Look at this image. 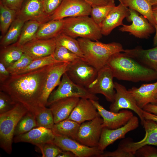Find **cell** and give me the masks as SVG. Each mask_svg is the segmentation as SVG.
<instances>
[{"label":"cell","mask_w":157,"mask_h":157,"mask_svg":"<svg viewBox=\"0 0 157 157\" xmlns=\"http://www.w3.org/2000/svg\"><path fill=\"white\" fill-rule=\"evenodd\" d=\"M52 65L24 74L11 75L0 84V91L8 94L15 103L21 104L35 116L46 107L42 104L41 97Z\"/></svg>","instance_id":"cell-1"},{"label":"cell","mask_w":157,"mask_h":157,"mask_svg":"<svg viewBox=\"0 0 157 157\" xmlns=\"http://www.w3.org/2000/svg\"><path fill=\"white\" fill-rule=\"evenodd\" d=\"M106 65L111 69L114 78L118 80L135 83L157 80L155 71L123 52L112 55Z\"/></svg>","instance_id":"cell-2"},{"label":"cell","mask_w":157,"mask_h":157,"mask_svg":"<svg viewBox=\"0 0 157 157\" xmlns=\"http://www.w3.org/2000/svg\"><path fill=\"white\" fill-rule=\"evenodd\" d=\"M77 40L83 54V59L98 71L106 65L112 55L123 52L124 50L118 42L104 43L83 38H78Z\"/></svg>","instance_id":"cell-3"},{"label":"cell","mask_w":157,"mask_h":157,"mask_svg":"<svg viewBox=\"0 0 157 157\" xmlns=\"http://www.w3.org/2000/svg\"><path fill=\"white\" fill-rule=\"evenodd\" d=\"M63 20L62 33L73 38L96 41L102 37L100 26L89 16L69 17Z\"/></svg>","instance_id":"cell-4"},{"label":"cell","mask_w":157,"mask_h":157,"mask_svg":"<svg viewBox=\"0 0 157 157\" xmlns=\"http://www.w3.org/2000/svg\"><path fill=\"white\" fill-rule=\"evenodd\" d=\"M22 104L17 103L12 109L0 114V146L8 154H11L16 126L28 112Z\"/></svg>","instance_id":"cell-5"},{"label":"cell","mask_w":157,"mask_h":157,"mask_svg":"<svg viewBox=\"0 0 157 157\" xmlns=\"http://www.w3.org/2000/svg\"><path fill=\"white\" fill-rule=\"evenodd\" d=\"M68 97H77L95 100L99 99L95 94L91 93L87 88L74 83L65 72L63 75L57 88L50 94L46 106H49L59 99Z\"/></svg>","instance_id":"cell-6"},{"label":"cell","mask_w":157,"mask_h":157,"mask_svg":"<svg viewBox=\"0 0 157 157\" xmlns=\"http://www.w3.org/2000/svg\"><path fill=\"white\" fill-rule=\"evenodd\" d=\"M98 72L94 67L81 58L70 63L66 73L74 83L87 88L96 78Z\"/></svg>","instance_id":"cell-7"},{"label":"cell","mask_w":157,"mask_h":157,"mask_svg":"<svg viewBox=\"0 0 157 157\" xmlns=\"http://www.w3.org/2000/svg\"><path fill=\"white\" fill-rule=\"evenodd\" d=\"M114 78L111 69L106 65L98 71L96 78L87 89L93 94L103 95L107 101L112 103L116 93Z\"/></svg>","instance_id":"cell-8"},{"label":"cell","mask_w":157,"mask_h":157,"mask_svg":"<svg viewBox=\"0 0 157 157\" xmlns=\"http://www.w3.org/2000/svg\"><path fill=\"white\" fill-rule=\"evenodd\" d=\"M114 83L116 93L114 101L110 106V111L118 113L123 109L131 110L138 115L143 125L145 120L143 115V110L137 106L134 98L125 86L117 82Z\"/></svg>","instance_id":"cell-9"},{"label":"cell","mask_w":157,"mask_h":157,"mask_svg":"<svg viewBox=\"0 0 157 157\" xmlns=\"http://www.w3.org/2000/svg\"><path fill=\"white\" fill-rule=\"evenodd\" d=\"M129 8V15L127 20L132 23L130 25L123 24L119 28L122 32H128L131 35L140 39H147L155 31V27L143 15H140L138 12Z\"/></svg>","instance_id":"cell-10"},{"label":"cell","mask_w":157,"mask_h":157,"mask_svg":"<svg viewBox=\"0 0 157 157\" xmlns=\"http://www.w3.org/2000/svg\"><path fill=\"white\" fill-rule=\"evenodd\" d=\"M103 120L99 115L81 124L76 141L86 146L98 147L103 127Z\"/></svg>","instance_id":"cell-11"},{"label":"cell","mask_w":157,"mask_h":157,"mask_svg":"<svg viewBox=\"0 0 157 157\" xmlns=\"http://www.w3.org/2000/svg\"><path fill=\"white\" fill-rule=\"evenodd\" d=\"M92 6L83 0H63L50 21L69 17L90 15Z\"/></svg>","instance_id":"cell-12"},{"label":"cell","mask_w":157,"mask_h":157,"mask_svg":"<svg viewBox=\"0 0 157 157\" xmlns=\"http://www.w3.org/2000/svg\"><path fill=\"white\" fill-rule=\"evenodd\" d=\"M55 135L53 143L63 151L72 152L76 157H100L104 152L98 147H89L67 137Z\"/></svg>","instance_id":"cell-13"},{"label":"cell","mask_w":157,"mask_h":157,"mask_svg":"<svg viewBox=\"0 0 157 157\" xmlns=\"http://www.w3.org/2000/svg\"><path fill=\"white\" fill-rule=\"evenodd\" d=\"M90 100L103 119V128L110 129L119 128L126 124L134 116L131 111L127 109L122 110L118 113L108 111L99 103L98 100Z\"/></svg>","instance_id":"cell-14"},{"label":"cell","mask_w":157,"mask_h":157,"mask_svg":"<svg viewBox=\"0 0 157 157\" xmlns=\"http://www.w3.org/2000/svg\"><path fill=\"white\" fill-rule=\"evenodd\" d=\"M139 126L138 117L133 116L124 125L117 129H110L103 128L98 145L101 151L117 140L125 138L129 132L136 129Z\"/></svg>","instance_id":"cell-15"},{"label":"cell","mask_w":157,"mask_h":157,"mask_svg":"<svg viewBox=\"0 0 157 157\" xmlns=\"http://www.w3.org/2000/svg\"><path fill=\"white\" fill-rule=\"evenodd\" d=\"M16 18L24 22L35 20L42 24L50 21V16L45 11L40 0H26L17 11Z\"/></svg>","instance_id":"cell-16"},{"label":"cell","mask_w":157,"mask_h":157,"mask_svg":"<svg viewBox=\"0 0 157 157\" xmlns=\"http://www.w3.org/2000/svg\"><path fill=\"white\" fill-rule=\"evenodd\" d=\"M56 46L55 38L34 39L22 46L24 53L33 60L53 54Z\"/></svg>","instance_id":"cell-17"},{"label":"cell","mask_w":157,"mask_h":157,"mask_svg":"<svg viewBox=\"0 0 157 157\" xmlns=\"http://www.w3.org/2000/svg\"><path fill=\"white\" fill-rule=\"evenodd\" d=\"M69 63L60 62L52 65L47 74L41 97V102L44 106L46 107L50 94L60 83V78Z\"/></svg>","instance_id":"cell-18"},{"label":"cell","mask_w":157,"mask_h":157,"mask_svg":"<svg viewBox=\"0 0 157 157\" xmlns=\"http://www.w3.org/2000/svg\"><path fill=\"white\" fill-rule=\"evenodd\" d=\"M55 135L51 129L38 127L26 133L15 136L13 142L15 143H29L37 146L53 142Z\"/></svg>","instance_id":"cell-19"},{"label":"cell","mask_w":157,"mask_h":157,"mask_svg":"<svg viewBox=\"0 0 157 157\" xmlns=\"http://www.w3.org/2000/svg\"><path fill=\"white\" fill-rule=\"evenodd\" d=\"M128 90L140 108L149 104L157 105V80L154 83L143 84L139 88L134 86Z\"/></svg>","instance_id":"cell-20"},{"label":"cell","mask_w":157,"mask_h":157,"mask_svg":"<svg viewBox=\"0 0 157 157\" xmlns=\"http://www.w3.org/2000/svg\"><path fill=\"white\" fill-rule=\"evenodd\" d=\"M129 14V8L119 2L110 11L100 25L102 35H108L116 27L122 26L123 19Z\"/></svg>","instance_id":"cell-21"},{"label":"cell","mask_w":157,"mask_h":157,"mask_svg":"<svg viewBox=\"0 0 157 157\" xmlns=\"http://www.w3.org/2000/svg\"><path fill=\"white\" fill-rule=\"evenodd\" d=\"M123 53L157 73V46L147 49L137 46L132 49H124Z\"/></svg>","instance_id":"cell-22"},{"label":"cell","mask_w":157,"mask_h":157,"mask_svg":"<svg viewBox=\"0 0 157 157\" xmlns=\"http://www.w3.org/2000/svg\"><path fill=\"white\" fill-rule=\"evenodd\" d=\"M99 115L97 108L90 99L80 98L67 119L72 120L81 124Z\"/></svg>","instance_id":"cell-23"},{"label":"cell","mask_w":157,"mask_h":157,"mask_svg":"<svg viewBox=\"0 0 157 157\" xmlns=\"http://www.w3.org/2000/svg\"><path fill=\"white\" fill-rule=\"evenodd\" d=\"M80 98L68 97L57 100L49 106L53 114L55 124L68 119Z\"/></svg>","instance_id":"cell-24"},{"label":"cell","mask_w":157,"mask_h":157,"mask_svg":"<svg viewBox=\"0 0 157 157\" xmlns=\"http://www.w3.org/2000/svg\"><path fill=\"white\" fill-rule=\"evenodd\" d=\"M125 6L140 13L155 27L156 22L154 16L152 6L147 0H117Z\"/></svg>","instance_id":"cell-25"},{"label":"cell","mask_w":157,"mask_h":157,"mask_svg":"<svg viewBox=\"0 0 157 157\" xmlns=\"http://www.w3.org/2000/svg\"><path fill=\"white\" fill-rule=\"evenodd\" d=\"M63 19L50 20L42 24L36 33L35 39H48L56 37L62 32Z\"/></svg>","instance_id":"cell-26"},{"label":"cell","mask_w":157,"mask_h":157,"mask_svg":"<svg viewBox=\"0 0 157 157\" xmlns=\"http://www.w3.org/2000/svg\"><path fill=\"white\" fill-rule=\"evenodd\" d=\"M80 125L72 120L66 119L55 124L51 129L55 134L76 140Z\"/></svg>","instance_id":"cell-27"},{"label":"cell","mask_w":157,"mask_h":157,"mask_svg":"<svg viewBox=\"0 0 157 157\" xmlns=\"http://www.w3.org/2000/svg\"><path fill=\"white\" fill-rule=\"evenodd\" d=\"M23 53L22 46L17 42L0 47V62L7 68L20 58Z\"/></svg>","instance_id":"cell-28"},{"label":"cell","mask_w":157,"mask_h":157,"mask_svg":"<svg viewBox=\"0 0 157 157\" xmlns=\"http://www.w3.org/2000/svg\"><path fill=\"white\" fill-rule=\"evenodd\" d=\"M24 23L19 18H16L6 34L1 37L0 47L7 46L17 42Z\"/></svg>","instance_id":"cell-29"},{"label":"cell","mask_w":157,"mask_h":157,"mask_svg":"<svg viewBox=\"0 0 157 157\" xmlns=\"http://www.w3.org/2000/svg\"><path fill=\"white\" fill-rule=\"evenodd\" d=\"M17 11L4 4L0 0V30L2 37L6 33L16 18Z\"/></svg>","instance_id":"cell-30"},{"label":"cell","mask_w":157,"mask_h":157,"mask_svg":"<svg viewBox=\"0 0 157 157\" xmlns=\"http://www.w3.org/2000/svg\"><path fill=\"white\" fill-rule=\"evenodd\" d=\"M41 24L35 20H29L25 22L17 42L22 46L35 39L36 33Z\"/></svg>","instance_id":"cell-31"},{"label":"cell","mask_w":157,"mask_h":157,"mask_svg":"<svg viewBox=\"0 0 157 157\" xmlns=\"http://www.w3.org/2000/svg\"><path fill=\"white\" fill-rule=\"evenodd\" d=\"M56 45L65 47L79 57L83 55L77 40L61 33L55 38Z\"/></svg>","instance_id":"cell-32"},{"label":"cell","mask_w":157,"mask_h":157,"mask_svg":"<svg viewBox=\"0 0 157 157\" xmlns=\"http://www.w3.org/2000/svg\"><path fill=\"white\" fill-rule=\"evenodd\" d=\"M37 127L35 116L28 111L18 123L14 132V136L26 133Z\"/></svg>","instance_id":"cell-33"},{"label":"cell","mask_w":157,"mask_h":157,"mask_svg":"<svg viewBox=\"0 0 157 157\" xmlns=\"http://www.w3.org/2000/svg\"><path fill=\"white\" fill-rule=\"evenodd\" d=\"M115 6V0L108 4L92 7L90 15L94 22L100 26L110 11Z\"/></svg>","instance_id":"cell-34"},{"label":"cell","mask_w":157,"mask_h":157,"mask_svg":"<svg viewBox=\"0 0 157 157\" xmlns=\"http://www.w3.org/2000/svg\"><path fill=\"white\" fill-rule=\"evenodd\" d=\"M59 62H60L56 60L55 59L53 54L33 60L30 64L25 68L16 73L13 74L25 73Z\"/></svg>","instance_id":"cell-35"},{"label":"cell","mask_w":157,"mask_h":157,"mask_svg":"<svg viewBox=\"0 0 157 157\" xmlns=\"http://www.w3.org/2000/svg\"><path fill=\"white\" fill-rule=\"evenodd\" d=\"M35 117L37 127H42L52 129L55 124L53 114L49 108L46 107Z\"/></svg>","instance_id":"cell-36"},{"label":"cell","mask_w":157,"mask_h":157,"mask_svg":"<svg viewBox=\"0 0 157 157\" xmlns=\"http://www.w3.org/2000/svg\"><path fill=\"white\" fill-rule=\"evenodd\" d=\"M53 55L55 59L59 62L71 63L81 58L65 47L57 45Z\"/></svg>","instance_id":"cell-37"},{"label":"cell","mask_w":157,"mask_h":157,"mask_svg":"<svg viewBox=\"0 0 157 157\" xmlns=\"http://www.w3.org/2000/svg\"><path fill=\"white\" fill-rule=\"evenodd\" d=\"M36 146L40 149L42 157H57L63 151L53 142L45 143Z\"/></svg>","instance_id":"cell-38"},{"label":"cell","mask_w":157,"mask_h":157,"mask_svg":"<svg viewBox=\"0 0 157 157\" xmlns=\"http://www.w3.org/2000/svg\"><path fill=\"white\" fill-rule=\"evenodd\" d=\"M32 60L29 56L24 53L20 58L6 68L11 74H14L25 68Z\"/></svg>","instance_id":"cell-39"},{"label":"cell","mask_w":157,"mask_h":157,"mask_svg":"<svg viewBox=\"0 0 157 157\" xmlns=\"http://www.w3.org/2000/svg\"><path fill=\"white\" fill-rule=\"evenodd\" d=\"M16 103L8 94L0 91V114L12 109Z\"/></svg>","instance_id":"cell-40"},{"label":"cell","mask_w":157,"mask_h":157,"mask_svg":"<svg viewBox=\"0 0 157 157\" xmlns=\"http://www.w3.org/2000/svg\"><path fill=\"white\" fill-rule=\"evenodd\" d=\"M135 156L137 157H157V148L151 145H144L136 151Z\"/></svg>","instance_id":"cell-41"},{"label":"cell","mask_w":157,"mask_h":157,"mask_svg":"<svg viewBox=\"0 0 157 157\" xmlns=\"http://www.w3.org/2000/svg\"><path fill=\"white\" fill-rule=\"evenodd\" d=\"M63 0H43L42 1L45 11L49 16L52 15L60 5Z\"/></svg>","instance_id":"cell-42"},{"label":"cell","mask_w":157,"mask_h":157,"mask_svg":"<svg viewBox=\"0 0 157 157\" xmlns=\"http://www.w3.org/2000/svg\"><path fill=\"white\" fill-rule=\"evenodd\" d=\"M134 155L118 151L116 150L113 151L104 152L100 157H134Z\"/></svg>","instance_id":"cell-43"},{"label":"cell","mask_w":157,"mask_h":157,"mask_svg":"<svg viewBox=\"0 0 157 157\" xmlns=\"http://www.w3.org/2000/svg\"><path fill=\"white\" fill-rule=\"evenodd\" d=\"M2 3L9 8L18 11L26 0H0Z\"/></svg>","instance_id":"cell-44"},{"label":"cell","mask_w":157,"mask_h":157,"mask_svg":"<svg viewBox=\"0 0 157 157\" xmlns=\"http://www.w3.org/2000/svg\"><path fill=\"white\" fill-rule=\"evenodd\" d=\"M11 75L10 73L6 68L0 62V83L1 84L7 79Z\"/></svg>","instance_id":"cell-45"},{"label":"cell","mask_w":157,"mask_h":157,"mask_svg":"<svg viewBox=\"0 0 157 157\" xmlns=\"http://www.w3.org/2000/svg\"><path fill=\"white\" fill-rule=\"evenodd\" d=\"M89 4L92 7L106 5L113 0H83Z\"/></svg>","instance_id":"cell-46"},{"label":"cell","mask_w":157,"mask_h":157,"mask_svg":"<svg viewBox=\"0 0 157 157\" xmlns=\"http://www.w3.org/2000/svg\"><path fill=\"white\" fill-rule=\"evenodd\" d=\"M142 109L149 113L157 115V105L149 104L145 106Z\"/></svg>","instance_id":"cell-47"},{"label":"cell","mask_w":157,"mask_h":157,"mask_svg":"<svg viewBox=\"0 0 157 157\" xmlns=\"http://www.w3.org/2000/svg\"><path fill=\"white\" fill-rule=\"evenodd\" d=\"M143 115L144 119L151 120L157 123V115L149 113L143 110Z\"/></svg>","instance_id":"cell-48"},{"label":"cell","mask_w":157,"mask_h":157,"mask_svg":"<svg viewBox=\"0 0 157 157\" xmlns=\"http://www.w3.org/2000/svg\"><path fill=\"white\" fill-rule=\"evenodd\" d=\"M57 157H76L72 152L68 151H63Z\"/></svg>","instance_id":"cell-49"},{"label":"cell","mask_w":157,"mask_h":157,"mask_svg":"<svg viewBox=\"0 0 157 157\" xmlns=\"http://www.w3.org/2000/svg\"><path fill=\"white\" fill-rule=\"evenodd\" d=\"M156 34L153 39V44L155 46H157V26L156 25L155 27Z\"/></svg>","instance_id":"cell-50"},{"label":"cell","mask_w":157,"mask_h":157,"mask_svg":"<svg viewBox=\"0 0 157 157\" xmlns=\"http://www.w3.org/2000/svg\"><path fill=\"white\" fill-rule=\"evenodd\" d=\"M151 3L152 6H157V0H147Z\"/></svg>","instance_id":"cell-51"},{"label":"cell","mask_w":157,"mask_h":157,"mask_svg":"<svg viewBox=\"0 0 157 157\" xmlns=\"http://www.w3.org/2000/svg\"><path fill=\"white\" fill-rule=\"evenodd\" d=\"M153 15L156 22V25L157 26V13H153Z\"/></svg>","instance_id":"cell-52"},{"label":"cell","mask_w":157,"mask_h":157,"mask_svg":"<svg viewBox=\"0 0 157 157\" xmlns=\"http://www.w3.org/2000/svg\"><path fill=\"white\" fill-rule=\"evenodd\" d=\"M152 10L153 13H157V6H153Z\"/></svg>","instance_id":"cell-53"},{"label":"cell","mask_w":157,"mask_h":157,"mask_svg":"<svg viewBox=\"0 0 157 157\" xmlns=\"http://www.w3.org/2000/svg\"><path fill=\"white\" fill-rule=\"evenodd\" d=\"M40 0L41 1H43V0Z\"/></svg>","instance_id":"cell-54"},{"label":"cell","mask_w":157,"mask_h":157,"mask_svg":"<svg viewBox=\"0 0 157 157\" xmlns=\"http://www.w3.org/2000/svg\"></svg>","instance_id":"cell-55"}]
</instances>
